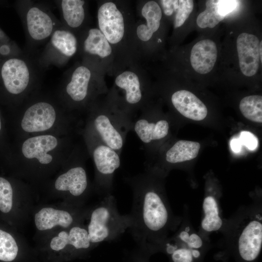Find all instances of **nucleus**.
<instances>
[{
  "mask_svg": "<svg viewBox=\"0 0 262 262\" xmlns=\"http://www.w3.org/2000/svg\"><path fill=\"white\" fill-rule=\"evenodd\" d=\"M57 139L52 135L37 136L27 139L23 144L22 152L28 159L36 158L42 164L50 163L52 157L48 152L57 145Z\"/></svg>",
  "mask_w": 262,
  "mask_h": 262,
  "instance_id": "nucleus-19",
  "label": "nucleus"
},
{
  "mask_svg": "<svg viewBox=\"0 0 262 262\" xmlns=\"http://www.w3.org/2000/svg\"><path fill=\"white\" fill-rule=\"evenodd\" d=\"M127 1H100L97 11L98 28L115 53L118 67L132 61L131 31L135 17Z\"/></svg>",
  "mask_w": 262,
  "mask_h": 262,
  "instance_id": "nucleus-2",
  "label": "nucleus"
},
{
  "mask_svg": "<svg viewBox=\"0 0 262 262\" xmlns=\"http://www.w3.org/2000/svg\"><path fill=\"white\" fill-rule=\"evenodd\" d=\"M260 41L250 33L240 34L236 41L239 66L242 73L251 77L256 74L260 65Z\"/></svg>",
  "mask_w": 262,
  "mask_h": 262,
  "instance_id": "nucleus-12",
  "label": "nucleus"
},
{
  "mask_svg": "<svg viewBox=\"0 0 262 262\" xmlns=\"http://www.w3.org/2000/svg\"><path fill=\"white\" fill-rule=\"evenodd\" d=\"M200 144L196 142L180 140L167 149L165 153V162L175 164L191 160L198 155Z\"/></svg>",
  "mask_w": 262,
  "mask_h": 262,
  "instance_id": "nucleus-23",
  "label": "nucleus"
},
{
  "mask_svg": "<svg viewBox=\"0 0 262 262\" xmlns=\"http://www.w3.org/2000/svg\"><path fill=\"white\" fill-rule=\"evenodd\" d=\"M133 120V131L146 147L165 138L168 134L169 124L165 119H156L152 116L148 105L142 110Z\"/></svg>",
  "mask_w": 262,
  "mask_h": 262,
  "instance_id": "nucleus-11",
  "label": "nucleus"
},
{
  "mask_svg": "<svg viewBox=\"0 0 262 262\" xmlns=\"http://www.w3.org/2000/svg\"><path fill=\"white\" fill-rule=\"evenodd\" d=\"M147 255L139 250L133 254L131 259V261L132 262H148Z\"/></svg>",
  "mask_w": 262,
  "mask_h": 262,
  "instance_id": "nucleus-36",
  "label": "nucleus"
},
{
  "mask_svg": "<svg viewBox=\"0 0 262 262\" xmlns=\"http://www.w3.org/2000/svg\"><path fill=\"white\" fill-rule=\"evenodd\" d=\"M114 84L108 93L132 120L148 105V86L144 68L132 61L113 73Z\"/></svg>",
  "mask_w": 262,
  "mask_h": 262,
  "instance_id": "nucleus-3",
  "label": "nucleus"
},
{
  "mask_svg": "<svg viewBox=\"0 0 262 262\" xmlns=\"http://www.w3.org/2000/svg\"><path fill=\"white\" fill-rule=\"evenodd\" d=\"M173 107L181 115L189 119L200 121L208 113L206 105L193 93L180 90L174 92L171 96Z\"/></svg>",
  "mask_w": 262,
  "mask_h": 262,
  "instance_id": "nucleus-15",
  "label": "nucleus"
},
{
  "mask_svg": "<svg viewBox=\"0 0 262 262\" xmlns=\"http://www.w3.org/2000/svg\"><path fill=\"white\" fill-rule=\"evenodd\" d=\"M217 0H208L206 2V9L198 16L196 23L200 28H213L225 16H222L217 11Z\"/></svg>",
  "mask_w": 262,
  "mask_h": 262,
  "instance_id": "nucleus-27",
  "label": "nucleus"
},
{
  "mask_svg": "<svg viewBox=\"0 0 262 262\" xmlns=\"http://www.w3.org/2000/svg\"><path fill=\"white\" fill-rule=\"evenodd\" d=\"M137 19L131 31V45L136 61L144 59L147 54L148 43L159 30L163 12L154 0H140L136 5Z\"/></svg>",
  "mask_w": 262,
  "mask_h": 262,
  "instance_id": "nucleus-7",
  "label": "nucleus"
},
{
  "mask_svg": "<svg viewBox=\"0 0 262 262\" xmlns=\"http://www.w3.org/2000/svg\"><path fill=\"white\" fill-rule=\"evenodd\" d=\"M217 57L215 43L212 40L204 39L195 44L190 54V62L197 73L205 74L213 68Z\"/></svg>",
  "mask_w": 262,
  "mask_h": 262,
  "instance_id": "nucleus-16",
  "label": "nucleus"
},
{
  "mask_svg": "<svg viewBox=\"0 0 262 262\" xmlns=\"http://www.w3.org/2000/svg\"><path fill=\"white\" fill-rule=\"evenodd\" d=\"M92 154L96 170V185L103 196L112 194L114 176L120 165V154L107 146L90 128Z\"/></svg>",
  "mask_w": 262,
  "mask_h": 262,
  "instance_id": "nucleus-9",
  "label": "nucleus"
},
{
  "mask_svg": "<svg viewBox=\"0 0 262 262\" xmlns=\"http://www.w3.org/2000/svg\"><path fill=\"white\" fill-rule=\"evenodd\" d=\"M85 3L82 0H62L63 17L70 28L77 29L83 24L85 18Z\"/></svg>",
  "mask_w": 262,
  "mask_h": 262,
  "instance_id": "nucleus-24",
  "label": "nucleus"
},
{
  "mask_svg": "<svg viewBox=\"0 0 262 262\" xmlns=\"http://www.w3.org/2000/svg\"><path fill=\"white\" fill-rule=\"evenodd\" d=\"M230 145L233 151L236 153L240 151L242 143L240 138H233L230 141Z\"/></svg>",
  "mask_w": 262,
  "mask_h": 262,
  "instance_id": "nucleus-37",
  "label": "nucleus"
},
{
  "mask_svg": "<svg viewBox=\"0 0 262 262\" xmlns=\"http://www.w3.org/2000/svg\"><path fill=\"white\" fill-rule=\"evenodd\" d=\"M49 246L52 250L56 251L65 248L68 246V231H60L57 236L52 238Z\"/></svg>",
  "mask_w": 262,
  "mask_h": 262,
  "instance_id": "nucleus-32",
  "label": "nucleus"
},
{
  "mask_svg": "<svg viewBox=\"0 0 262 262\" xmlns=\"http://www.w3.org/2000/svg\"><path fill=\"white\" fill-rule=\"evenodd\" d=\"M125 180L132 191L129 229L134 240L146 254L162 249L182 219L173 214L155 174L146 170Z\"/></svg>",
  "mask_w": 262,
  "mask_h": 262,
  "instance_id": "nucleus-1",
  "label": "nucleus"
},
{
  "mask_svg": "<svg viewBox=\"0 0 262 262\" xmlns=\"http://www.w3.org/2000/svg\"><path fill=\"white\" fill-rule=\"evenodd\" d=\"M207 241V237L196 231L185 218L175 233L165 241L162 249L170 255L172 262H194L201 256Z\"/></svg>",
  "mask_w": 262,
  "mask_h": 262,
  "instance_id": "nucleus-8",
  "label": "nucleus"
},
{
  "mask_svg": "<svg viewBox=\"0 0 262 262\" xmlns=\"http://www.w3.org/2000/svg\"><path fill=\"white\" fill-rule=\"evenodd\" d=\"M240 139L243 145L251 150L255 149L258 144L256 136L250 131H242L240 133Z\"/></svg>",
  "mask_w": 262,
  "mask_h": 262,
  "instance_id": "nucleus-34",
  "label": "nucleus"
},
{
  "mask_svg": "<svg viewBox=\"0 0 262 262\" xmlns=\"http://www.w3.org/2000/svg\"><path fill=\"white\" fill-rule=\"evenodd\" d=\"M73 213L66 210L45 207L35 213V225L41 231L50 229L56 226L68 228L76 221L77 216H75Z\"/></svg>",
  "mask_w": 262,
  "mask_h": 262,
  "instance_id": "nucleus-20",
  "label": "nucleus"
},
{
  "mask_svg": "<svg viewBox=\"0 0 262 262\" xmlns=\"http://www.w3.org/2000/svg\"><path fill=\"white\" fill-rule=\"evenodd\" d=\"M94 111L91 129L102 142L120 155L127 135L131 131L132 120L108 92L98 98Z\"/></svg>",
  "mask_w": 262,
  "mask_h": 262,
  "instance_id": "nucleus-4",
  "label": "nucleus"
},
{
  "mask_svg": "<svg viewBox=\"0 0 262 262\" xmlns=\"http://www.w3.org/2000/svg\"><path fill=\"white\" fill-rule=\"evenodd\" d=\"M262 41H261L260 43V47H259V55H260V59L261 60V62H262Z\"/></svg>",
  "mask_w": 262,
  "mask_h": 262,
  "instance_id": "nucleus-39",
  "label": "nucleus"
},
{
  "mask_svg": "<svg viewBox=\"0 0 262 262\" xmlns=\"http://www.w3.org/2000/svg\"><path fill=\"white\" fill-rule=\"evenodd\" d=\"M1 129V121H0V130Z\"/></svg>",
  "mask_w": 262,
  "mask_h": 262,
  "instance_id": "nucleus-40",
  "label": "nucleus"
},
{
  "mask_svg": "<svg viewBox=\"0 0 262 262\" xmlns=\"http://www.w3.org/2000/svg\"><path fill=\"white\" fill-rule=\"evenodd\" d=\"M88 187V180L83 167L77 166L61 175L55 182V188L58 191L67 192L74 197L84 195Z\"/></svg>",
  "mask_w": 262,
  "mask_h": 262,
  "instance_id": "nucleus-18",
  "label": "nucleus"
},
{
  "mask_svg": "<svg viewBox=\"0 0 262 262\" xmlns=\"http://www.w3.org/2000/svg\"><path fill=\"white\" fill-rule=\"evenodd\" d=\"M230 231L242 260L252 262L259 256L262 246V213L260 206L255 205L244 210L235 220Z\"/></svg>",
  "mask_w": 262,
  "mask_h": 262,
  "instance_id": "nucleus-6",
  "label": "nucleus"
},
{
  "mask_svg": "<svg viewBox=\"0 0 262 262\" xmlns=\"http://www.w3.org/2000/svg\"><path fill=\"white\" fill-rule=\"evenodd\" d=\"M239 1L238 0H217V7L219 14L222 16L231 13L238 6Z\"/></svg>",
  "mask_w": 262,
  "mask_h": 262,
  "instance_id": "nucleus-33",
  "label": "nucleus"
},
{
  "mask_svg": "<svg viewBox=\"0 0 262 262\" xmlns=\"http://www.w3.org/2000/svg\"><path fill=\"white\" fill-rule=\"evenodd\" d=\"M89 217L87 229L93 246L116 239L131 223L129 214L121 215L118 212L116 199L112 194L103 196Z\"/></svg>",
  "mask_w": 262,
  "mask_h": 262,
  "instance_id": "nucleus-5",
  "label": "nucleus"
},
{
  "mask_svg": "<svg viewBox=\"0 0 262 262\" xmlns=\"http://www.w3.org/2000/svg\"><path fill=\"white\" fill-rule=\"evenodd\" d=\"M13 192L10 182L5 179L0 177V210L7 213L13 206Z\"/></svg>",
  "mask_w": 262,
  "mask_h": 262,
  "instance_id": "nucleus-30",
  "label": "nucleus"
},
{
  "mask_svg": "<svg viewBox=\"0 0 262 262\" xmlns=\"http://www.w3.org/2000/svg\"><path fill=\"white\" fill-rule=\"evenodd\" d=\"M239 109L242 115L248 120L262 122V97L251 95L245 97L241 100Z\"/></svg>",
  "mask_w": 262,
  "mask_h": 262,
  "instance_id": "nucleus-26",
  "label": "nucleus"
},
{
  "mask_svg": "<svg viewBox=\"0 0 262 262\" xmlns=\"http://www.w3.org/2000/svg\"><path fill=\"white\" fill-rule=\"evenodd\" d=\"M56 119V113L50 104L40 102L30 107L21 121V127L27 132H37L50 128Z\"/></svg>",
  "mask_w": 262,
  "mask_h": 262,
  "instance_id": "nucleus-14",
  "label": "nucleus"
},
{
  "mask_svg": "<svg viewBox=\"0 0 262 262\" xmlns=\"http://www.w3.org/2000/svg\"><path fill=\"white\" fill-rule=\"evenodd\" d=\"M10 51L9 47L6 45H4L1 47L0 49V52L2 54H7Z\"/></svg>",
  "mask_w": 262,
  "mask_h": 262,
  "instance_id": "nucleus-38",
  "label": "nucleus"
},
{
  "mask_svg": "<svg viewBox=\"0 0 262 262\" xmlns=\"http://www.w3.org/2000/svg\"><path fill=\"white\" fill-rule=\"evenodd\" d=\"M83 52L96 62V68L104 74L113 75L118 66L115 50L98 28L89 29L82 43Z\"/></svg>",
  "mask_w": 262,
  "mask_h": 262,
  "instance_id": "nucleus-10",
  "label": "nucleus"
},
{
  "mask_svg": "<svg viewBox=\"0 0 262 262\" xmlns=\"http://www.w3.org/2000/svg\"><path fill=\"white\" fill-rule=\"evenodd\" d=\"M93 78V73L87 66L81 65L74 70L66 87V93L73 101L80 103L85 100Z\"/></svg>",
  "mask_w": 262,
  "mask_h": 262,
  "instance_id": "nucleus-21",
  "label": "nucleus"
},
{
  "mask_svg": "<svg viewBox=\"0 0 262 262\" xmlns=\"http://www.w3.org/2000/svg\"><path fill=\"white\" fill-rule=\"evenodd\" d=\"M203 215L200 232L207 236L211 233L224 229L225 221L221 212L220 200L214 194H206L202 203Z\"/></svg>",
  "mask_w": 262,
  "mask_h": 262,
  "instance_id": "nucleus-17",
  "label": "nucleus"
},
{
  "mask_svg": "<svg viewBox=\"0 0 262 262\" xmlns=\"http://www.w3.org/2000/svg\"><path fill=\"white\" fill-rule=\"evenodd\" d=\"M162 11L165 15L170 16L177 11L179 5V0H160Z\"/></svg>",
  "mask_w": 262,
  "mask_h": 262,
  "instance_id": "nucleus-35",
  "label": "nucleus"
},
{
  "mask_svg": "<svg viewBox=\"0 0 262 262\" xmlns=\"http://www.w3.org/2000/svg\"><path fill=\"white\" fill-rule=\"evenodd\" d=\"M51 42L56 49L66 56L71 57L77 52V39L68 31H56L51 37Z\"/></svg>",
  "mask_w": 262,
  "mask_h": 262,
  "instance_id": "nucleus-25",
  "label": "nucleus"
},
{
  "mask_svg": "<svg viewBox=\"0 0 262 262\" xmlns=\"http://www.w3.org/2000/svg\"><path fill=\"white\" fill-rule=\"evenodd\" d=\"M18 247L15 239L9 233L0 229V260L10 262L16 257Z\"/></svg>",
  "mask_w": 262,
  "mask_h": 262,
  "instance_id": "nucleus-29",
  "label": "nucleus"
},
{
  "mask_svg": "<svg viewBox=\"0 0 262 262\" xmlns=\"http://www.w3.org/2000/svg\"><path fill=\"white\" fill-rule=\"evenodd\" d=\"M0 74L6 90L12 94H19L27 87L30 72L25 62L18 58H11L2 65Z\"/></svg>",
  "mask_w": 262,
  "mask_h": 262,
  "instance_id": "nucleus-13",
  "label": "nucleus"
},
{
  "mask_svg": "<svg viewBox=\"0 0 262 262\" xmlns=\"http://www.w3.org/2000/svg\"><path fill=\"white\" fill-rule=\"evenodd\" d=\"M194 8L192 0H179L178 8L176 12L174 21L175 29L181 27L188 18Z\"/></svg>",
  "mask_w": 262,
  "mask_h": 262,
  "instance_id": "nucleus-31",
  "label": "nucleus"
},
{
  "mask_svg": "<svg viewBox=\"0 0 262 262\" xmlns=\"http://www.w3.org/2000/svg\"><path fill=\"white\" fill-rule=\"evenodd\" d=\"M68 231V246L77 250H87L93 246L86 228L75 225Z\"/></svg>",
  "mask_w": 262,
  "mask_h": 262,
  "instance_id": "nucleus-28",
  "label": "nucleus"
},
{
  "mask_svg": "<svg viewBox=\"0 0 262 262\" xmlns=\"http://www.w3.org/2000/svg\"><path fill=\"white\" fill-rule=\"evenodd\" d=\"M26 20L29 34L34 40H43L52 33L53 22L50 17L36 7L28 10Z\"/></svg>",
  "mask_w": 262,
  "mask_h": 262,
  "instance_id": "nucleus-22",
  "label": "nucleus"
}]
</instances>
